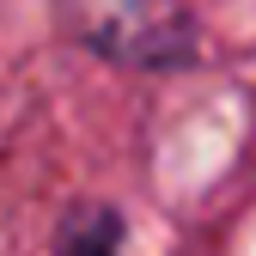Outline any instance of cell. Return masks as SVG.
I'll return each mask as SVG.
<instances>
[{
    "label": "cell",
    "instance_id": "cell-2",
    "mask_svg": "<svg viewBox=\"0 0 256 256\" xmlns=\"http://www.w3.org/2000/svg\"><path fill=\"white\" fill-rule=\"evenodd\" d=\"M55 256H128V226L110 202H80L55 226Z\"/></svg>",
    "mask_w": 256,
    "mask_h": 256
},
{
    "label": "cell",
    "instance_id": "cell-1",
    "mask_svg": "<svg viewBox=\"0 0 256 256\" xmlns=\"http://www.w3.org/2000/svg\"><path fill=\"white\" fill-rule=\"evenodd\" d=\"M61 37L122 74H171L196 68L202 30L189 0H55Z\"/></svg>",
    "mask_w": 256,
    "mask_h": 256
}]
</instances>
